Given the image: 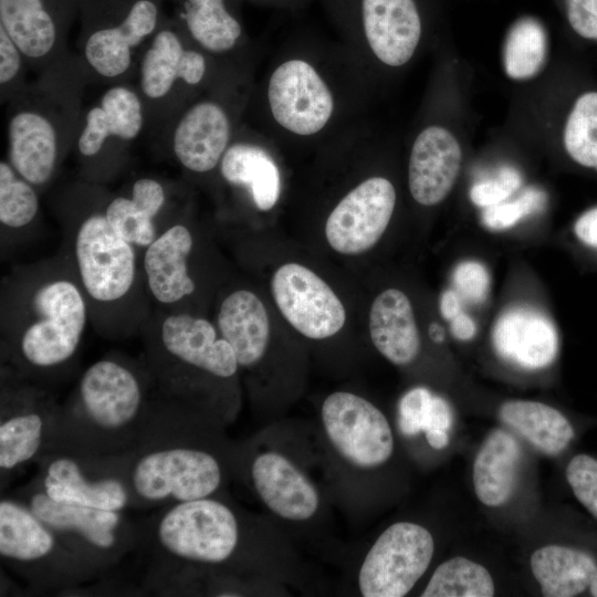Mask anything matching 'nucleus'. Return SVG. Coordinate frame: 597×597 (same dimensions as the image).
I'll list each match as a JSON object with an SVG mask.
<instances>
[{
    "label": "nucleus",
    "mask_w": 597,
    "mask_h": 597,
    "mask_svg": "<svg viewBox=\"0 0 597 597\" xmlns=\"http://www.w3.org/2000/svg\"><path fill=\"white\" fill-rule=\"evenodd\" d=\"M219 170L227 184L247 190L256 209L268 211L276 205L281 193L280 169L261 146L249 142L231 143Z\"/></svg>",
    "instance_id": "nucleus-31"
},
{
    "label": "nucleus",
    "mask_w": 597,
    "mask_h": 597,
    "mask_svg": "<svg viewBox=\"0 0 597 597\" xmlns=\"http://www.w3.org/2000/svg\"><path fill=\"white\" fill-rule=\"evenodd\" d=\"M147 366L157 389L193 407V375L227 380L239 369L231 345L203 317L167 312L146 333Z\"/></svg>",
    "instance_id": "nucleus-7"
},
{
    "label": "nucleus",
    "mask_w": 597,
    "mask_h": 597,
    "mask_svg": "<svg viewBox=\"0 0 597 597\" xmlns=\"http://www.w3.org/2000/svg\"><path fill=\"white\" fill-rule=\"evenodd\" d=\"M108 195L95 182L75 189L69 213V253L85 294L90 317L105 334L114 335V322L147 291L137 248L121 237L108 222L105 205ZM129 315V314H128Z\"/></svg>",
    "instance_id": "nucleus-5"
},
{
    "label": "nucleus",
    "mask_w": 597,
    "mask_h": 597,
    "mask_svg": "<svg viewBox=\"0 0 597 597\" xmlns=\"http://www.w3.org/2000/svg\"><path fill=\"white\" fill-rule=\"evenodd\" d=\"M462 160L455 137L441 126H429L416 138L409 158L408 185L422 206H436L450 193Z\"/></svg>",
    "instance_id": "nucleus-24"
},
{
    "label": "nucleus",
    "mask_w": 597,
    "mask_h": 597,
    "mask_svg": "<svg viewBox=\"0 0 597 597\" xmlns=\"http://www.w3.org/2000/svg\"><path fill=\"white\" fill-rule=\"evenodd\" d=\"M268 101L275 122L298 136L321 132L334 111L327 84L308 62L300 59L287 60L273 71Z\"/></svg>",
    "instance_id": "nucleus-20"
},
{
    "label": "nucleus",
    "mask_w": 597,
    "mask_h": 597,
    "mask_svg": "<svg viewBox=\"0 0 597 597\" xmlns=\"http://www.w3.org/2000/svg\"><path fill=\"white\" fill-rule=\"evenodd\" d=\"M565 475L576 500L597 520V459L587 453L574 455Z\"/></svg>",
    "instance_id": "nucleus-40"
},
{
    "label": "nucleus",
    "mask_w": 597,
    "mask_h": 597,
    "mask_svg": "<svg viewBox=\"0 0 597 597\" xmlns=\"http://www.w3.org/2000/svg\"><path fill=\"white\" fill-rule=\"evenodd\" d=\"M28 67L25 59L0 27V95L1 102H9L25 84L24 73Z\"/></svg>",
    "instance_id": "nucleus-42"
},
{
    "label": "nucleus",
    "mask_w": 597,
    "mask_h": 597,
    "mask_svg": "<svg viewBox=\"0 0 597 597\" xmlns=\"http://www.w3.org/2000/svg\"><path fill=\"white\" fill-rule=\"evenodd\" d=\"M39 190L4 158L0 161V223L2 230L29 228L40 212Z\"/></svg>",
    "instance_id": "nucleus-37"
},
{
    "label": "nucleus",
    "mask_w": 597,
    "mask_h": 597,
    "mask_svg": "<svg viewBox=\"0 0 597 597\" xmlns=\"http://www.w3.org/2000/svg\"><path fill=\"white\" fill-rule=\"evenodd\" d=\"M564 145L576 163L597 169V92L577 98L565 125Z\"/></svg>",
    "instance_id": "nucleus-38"
},
{
    "label": "nucleus",
    "mask_w": 597,
    "mask_h": 597,
    "mask_svg": "<svg viewBox=\"0 0 597 597\" xmlns=\"http://www.w3.org/2000/svg\"><path fill=\"white\" fill-rule=\"evenodd\" d=\"M566 17L582 38L597 41V0H565Z\"/></svg>",
    "instance_id": "nucleus-46"
},
{
    "label": "nucleus",
    "mask_w": 597,
    "mask_h": 597,
    "mask_svg": "<svg viewBox=\"0 0 597 597\" xmlns=\"http://www.w3.org/2000/svg\"><path fill=\"white\" fill-rule=\"evenodd\" d=\"M216 323L240 367L250 368L263 358L270 341V320L255 293L240 289L228 294L219 306Z\"/></svg>",
    "instance_id": "nucleus-28"
},
{
    "label": "nucleus",
    "mask_w": 597,
    "mask_h": 597,
    "mask_svg": "<svg viewBox=\"0 0 597 597\" xmlns=\"http://www.w3.org/2000/svg\"><path fill=\"white\" fill-rule=\"evenodd\" d=\"M522 450L507 431L494 429L484 439L473 462V488L479 501L489 507L503 505L512 495Z\"/></svg>",
    "instance_id": "nucleus-30"
},
{
    "label": "nucleus",
    "mask_w": 597,
    "mask_h": 597,
    "mask_svg": "<svg viewBox=\"0 0 597 597\" xmlns=\"http://www.w3.org/2000/svg\"><path fill=\"white\" fill-rule=\"evenodd\" d=\"M128 452L91 455L52 452L41 458L32 481L50 499L101 510L132 507L127 469Z\"/></svg>",
    "instance_id": "nucleus-12"
},
{
    "label": "nucleus",
    "mask_w": 597,
    "mask_h": 597,
    "mask_svg": "<svg viewBox=\"0 0 597 597\" xmlns=\"http://www.w3.org/2000/svg\"><path fill=\"white\" fill-rule=\"evenodd\" d=\"M61 405L41 385L1 371L0 476L56 450Z\"/></svg>",
    "instance_id": "nucleus-11"
},
{
    "label": "nucleus",
    "mask_w": 597,
    "mask_h": 597,
    "mask_svg": "<svg viewBox=\"0 0 597 597\" xmlns=\"http://www.w3.org/2000/svg\"><path fill=\"white\" fill-rule=\"evenodd\" d=\"M241 537L237 513L213 496L161 507L140 528L151 555L149 583L170 591L192 568L226 565Z\"/></svg>",
    "instance_id": "nucleus-6"
},
{
    "label": "nucleus",
    "mask_w": 597,
    "mask_h": 597,
    "mask_svg": "<svg viewBox=\"0 0 597 597\" xmlns=\"http://www.w3.org/2000/svg\"><path fill=\"white\" fill-rule=\"evenodd\" d=\"M588 591L590 594V596L593 597H597V570L593 577V580L589 585V588H588Z\"/></svg>",
    "instance_id": "nucleus-49"
},
{
    "label": "nucleus",
    "mask_w": 597,
    "mask_h": 597,
    "mask_svg": "<svg viewBox=\"0 0 597 597\" xmlns=\"http://www.w3.org/2000/svg\"><path fill=\"white\" fill-rule=\"evenodd\" d=\"M208 63L201 50L166 15L144 51L138 69L137 90L147 121H169L175 117L174 97L184 87L202 83Z\"/></svg>",
    "instance_id": "nucleus-13"
},
{
    "label": "nucleus",
    "mask_w": 597,
    "mask_h": 597,
    "mask_svg": "<svg viewBox=\"0 0 597 597\" xmlns=\"http://www.w3.org/2000/svg\"><path fill=\"white\" fill-rule=\"evenodd\" d=\"M169 193L154 177H139L127 193L108 195L105 214L115 231L135 248L145 250L170 222H164Z\"/></svg>",
    "instance_id": "nucleus-27"
},
{
    "label": "nucleus",
    "mask_w": 597,
    "mask_h": 597,
    "mask_svg": "<svg viewBox=\"0 0 597 597\" xmlns=\"http://www.w3.org/2000/svg\"><path fill=\"white\" fill-rule=\"evenodd\" d=\"M366 40L374 55L389 66H401L413 55L421 36L415 0H362Z\"/></svg>",
    "instance_id": "nucleus-26"
},
{
    "label": "nucleus",
    "mask_w": 597,
    "mask_h": 597,
    "mask_svg": "<svg viewBox=\"0 0 597 597\" xmlns=\"http://www.w3.org/2000/svg\"><path fill=\"white\" fill-rule=\"evenodd\" d=\"M368 328L375 348L391 364L406 366L420 350V336L408 296L398 289L379 293L369 311Z\"/></svg>",
    "instance_id": "nucleus-29"
},
{
    "label": "nucleus",
    "mask_w": 597,
    "mask_h": 597,
    "mask_svg": "<svg viewBox=\"0 0 597 597\" xmlns=\"http://www.w3.org/2000/svg\"><path fill=\"white\" fill-rule=\"evenodd\" d=\"M15 496L97 574L115 566L140 543V528L123 511L56 502L32 481Z\"/></svg>",
    "instance_id": "nucleus-10"
},
{
    "label": "nucleus",
    "mask_w": 597,
    "mask_h": 597,
    "mask_svg": "<svg viewBox=\"0 0 597 597\" xmlns=\"http://www.w3.org/2000/svg\"><path fill=\"white\" fill-rule=\"evenodd\" d=\"M499 416L535 448L549 455L563 452L575 436L574 427L565 415L540 401H506L500 407Z\"/></svg>",
    "instance_id": "nucleus-34"
},
{
    "label": "nucleus",
    "mask_w": 597,
    "mask_h": 597,
    "mask_svg": "<svg viewBox=\"0 0 597 597\" xmlns=\"http://www.w3.org/2000/svg\"><path fill=\"white\" fill-rule=\"evenodd\" d=\"M88 73L71 52L8 102L6 159L39 191L57 175L82 127Z\"/></svg>",
    "instance_id": "nucleus-3"
},
{
    "label": "nucleus",
    "mask_w": 597,
    "mask_h": 597,
    "mask_svg": "<svg viewBox=\"0 0 597 597\" xmlns=\"http://www.w3.org/2000/svg\"><path fill=\"white\" fill-rule=\"evenodd\" d=\"M271 290L284 318L305 337L325 339L343 328V303L311 269L294 262L281 265L272 276Z\"/></svg>",
    "instance_id": "nucleus-18"
},
{
    "label": "nucleus",
    "mask_w": 597,
    "mask_h": 597,
    "mask_svg": "<svg viewBox=\"0 0 597 597\" xmlns=\"http://www.w3.org/2000/svg\"><path fill=\"white\" fill-rule=\"evenodd\" d=\"M452 418V409L449 402L444 398L436 395L431 416L423 431L427 442L431 448L441 450L448 446Z\"/></svg>",
    "instance_id": "nucleus-45"
},
{
    "label": "nucleus",
    "mask_w": 597,
    "mask_h": 597,
    "mask_svg": "<svg viewBox=\"0 0 597 597\" xmlns=\"http://www.w3.org/2000/svg\"><path fill=\"white\" fill-rule=\"evenodd\" d=\"M530 566L543 596L574 597L588 590L597 561L582 548L552 544L534 551Z\"/></svg>",
    "instance_id": "nucleus-32"
},
{
    "label": "nucleus",
    "mask_w": 597,
    "mask_h": 597,
    "mask_svg": "<svg viewBox=\"0 0 597 597\" xmlns=\"http://www.w3.org/2000/svg\"><path fill=\"white\" fill-rule=\"evenodd\" d=\"M200 412L156 389L128 452L132 507H165L213 496L222 486L221 457L207 446Z\"/></svg>",
    "instance_id": "nucleus-2"
},
{
    "label": "nucleus",
    "mask_w": 597,
    "mask_h": 597,
    "mask_svg": "<svg viewBox=\"0 0 597 597\" xmlns=\"http://www.w3.org/2000/svg\"><path fill=\"white\" fill-rule=\"evenodd\" d=\"M574 231L582 242L597 248V208L584 212L575 222Z\"/></svg>",
    "instance_id": "nucleus-47"
},
{
    "label": "nucleus",
    "mask_w": 597,
    "mask_h": 597,
    "mask_svg": "<svg viewBox=\"0 0 597 597\" xmlns=\"http://www.w3.org/2000/svg\"><path fill=\"white\" fill-rule=\"evenodd\" d=\"M453 282L460 295L471 303L484 301L489 292L490 277L484 265L479 262L465 261L459 264L453 273Z\"/></svg>",
    "instance_id": "nucleus-44"
},
{
    "label": "nucleus",
    "mask_w": 597,
    "mask_h": 597,
    "mask_svg": "<svg viewBox=\"0 0 597 597\" xmlns=\"http://www.w3.org/2000/svg\"><path fill=\"white\" fill-rule=\"evenodd\" d=\"M522 179L517 170L502 168L491 179L475 182L470 189V199L479 207H490L505 201L521 186Z\"/></svg>",
    "instance_id": "nucleus-43"
},
{
    "label": "nucleus",
    "mask_w": 597,
    "mask_h": 597,
    "mask_svg": "<svg viewBox=\"0 0 597 597\" xmlns=\"http://www.w3.org/2000/svg\"><path fill=\"white\" fill-rule=\"evenodd\" d=\"M491 339L502 360L525 370L548 367L558 353L554 323L545 313L527 305L506 308L496 318Z\"/></svg>",
    "instance_id": "nucleus-23"
},
{
    "label": "nucleus",
    "mask_w": 597,
    "mask_h": 597,
    "mask_svg": "<svg viewBox=\"0 0 597 597\" xmlns=\"http://www.w3.org/2000/svg\"><path fill=\"white\" fill-rule=\"evenodd\" d=\"M321 417L332 446L350 464L371 469L391 457V427L381 410L362 396L331 394L322 405Z\"/></svg>",
    "instance_id": "nucleus-16"
},
{
    "label": "nucleus",
    "mask_w": 597,
    "mask_h": 597,
    "mask_svg": "<svg viewBox=\"0 0 597 597\" xmlns=\"http://www.w3.org/2000/svg\"><path fill=\"white\" fill-rule=\"evenodd\" d=\"M170 126V150L185 170L200 175L219 167L232 135L229 113L221 103L210 98L191 103Z\"/></svg>",
    "instance_id": "nucleus-21"
},
{
    "label": "nucleus",
    "mask_w": 597,
    "mask_h": 597,
    "mask_svg": "<svg viewBox=\"0 0 597 597\" xmlns=\"http://www.w3.org/2000/svg\"><path fill=\"white\" fill-rule=\"evenodd\" d=\"M0 558L38 590L74 587L98 575L15 495L0 500Z\"/></svg>",
    "instance_id": "nucleus-9"
},
{
    "label": "nucleus",
    "mask_w": 597,
    "mask_h": 597,
    "mask_svg": "<svg viewBox=\"0 0 597 597\" xmlns=\"http://www.w3.org/2000/svg\"><path fill=\"white\" fill-rule=\"evenodd\" d=\"M396 206L392 184L370 177L349 190L333 208L325 235L333 250L354 255L371 249L385 233Z\"/></svg>",
    "instance_id": "nucleus-19"
},
{
    "label": "nucleus",
    "mask_w": 597,
    "mask_h": 597,
    "mask_svg": "<svg viewBox=\"0 0 597 597\" xmlns=\"http://www.w3.org/2000/svg\"><path fill=\"white\" fill-rule=\"evenodd\" d=\"M172 21L199 49L222 54L231 51L242 36V27L227 9L224 0H170Z\"/></svg>",
    "instance_id": "nucleus-33"
},
{
    "label": "nucleus",
    "mask_w": 597,
    "mask_h": 597,
    "mask_svg": "<svg viewBox=\"0 0 597 597\" xmlns=\"http://www.w3.org/2000/svg\"><path fill=\"white\" fill-rule=\"evenodd\" d=\"M80 0H0V27L39 73L70 51L66 35Z\"/></svg>",
    "instance_id": "nucleus-17"
},
{
    "label": "nucleus",
    "mask_w": 597,
    "mask_h": 597,
    "mask_svg": "<svg viewBox=\"0 0 597 597\" xmlns=\"http://www.w3.org/2000/svg\"><path fill=\"white\" fill-rule=\"evenodd\" d=\"M1 294L6 367L40 385L75 358L90 318L70 254L15 271Z\"/></svg>",
    "instance_id": "nucleus-1"
},
{
    "label": "nucleus",
    "mask_w": 597,
    "mask_h": 597,
    "mask_svg": "<svg viewBox=\"0 0 597 597\" xmlns=\"http://www.w3.org/2000/svg\"><path fill=\"white\" fill-rule=\"evenodd\" d=\"M494 582L489 570L467 557L455 556L440 564L422 597H491Z\"/></svg>",
    "instance_id": "nucleus-36"
},
{
    "label": "nucleus",
    "mask_w": 597,
    "mask_h": 597,
    "mask_svg": "<svg viewBox=\"0 0 597 597\" xmlns=\"http://www.w3.org/2000/svg\"><path fill=\"white\" fill-rule=\"evenodd\" d=\"M157 389L146 365L109 355L90 365L61 405L54 452L119 455L134 447Z\"/></svg>",
    "instance_id": "nucleus-4"
},
{
    "label": "nucleus",
    "mask_w": 597,
    "mask_h": 597,
    "mask_svg": "<svg viewBox=\"0 0 597 597\" xmlns=\"http://www.w3.org/2000/svg\"><path fill=\"white\" fill-rule=\"evenodd\" d=\"M548 38L544 24L532 15L516 19L507 30L502 49L506 75L516 81L536 76L545 66Z\"/></svg>",
    "instance_id": "nucleus-35"
},
{
    "label": "nucleus",
    "mask_w": 597,
    "mask_h": 597,
    "mask_svg": "<svg viewBox=\"0 0 597 597\" xmlns=\"http://www.w3.org/2000/svg\"><path fill=\"white\" fill-rule=\"evenodd\" d=\"M436 394L426 387L409 389L398 406V423L400 431L409 437L425 431L432 410Z\"/></svg>",
    "instance_id": "nucleus-41"
},
{
    "label": "nucleus",
    "mask_w": 597,
    "mask_h": 597,
    "mask_svg": "<svg viewBox=\"0 0 597 597\" xmlns=\"http://www.w3.org/2000/svg\"><path fill=\"white\" fill-rule=\"evenodd\" d=\"M434 552L431 533L412 522L387 527L367 552L358 572L364 597H402L429 567Z\"/></svg>",
    "instance_id": "nucleus-15"
},
{
    "label": "nucleus",
    "mask_w": 597,
    "mask_h": 597,
    "mask_svg": "<svg viewBox=\"0 0 597 597\" xmlns=\"http://www.w3.org/2000/svg\"><path fill=\"white\" fill-rule=\"evenodd\" d=\"M545 193L536 188H527L514 201H503L486 207L482 213L484 226L492 230L513 227L526 216L538 211L545 205Z\"/></svg>",
    "instance_id": "nucleus-39"
},
{
    "label": "nucleus",
    "mask_w": 597,
    "mask_h": 597,
    "mask_svg": "<svg viewBox=\"0 0 597 597\" xmlns=\"http://www.w3.org/2000/svg\"><path fill=\"white\" fill-rule=\"evenodd\" d=\"M253 486L266 507L289 521L311 519L320 505V495L310 479L283 454L268 451L251 464Z\"/></svg>",
    "instance_id": "nucleus-25"
},
{
    "label": "nucleus",
    "mask_w": 597,
    "mask_h": 597,
    "mask_svg": "<svg viewBox=\"0 0 597 597\" xmlns=\"http://www.w3.org/2000/svg\"><path fill=\"white\" fill-rule=\"evenodd\" d=\"M165 0H80L78 50L88 76L127 82L161 24Z\"/></svg>",
    "instance_id": "nucleus-8"
},
{
    "label": "nucleus",
    "mask_w": 597,
    "mask_h": 597,
    "mask_svg": "<svg viewBox=\"0 0 597 597\" xmlns=\"http://www.w3.org/2000/svg\"><path fill=\"white\" fill-rule=\"evenodd\" d=\"M147 123L145 106L137 86L128 82L111 84L84 111L74 150L94 181L96 170L111 157H119L142 134Z\"/></svg>",
    "instance_id": "nucleus-14"
},
{
    "label": "nucleus",
    "mask_w": 597,
    "mask_h": 597,
    "mask_svg": "<svg viewBox=\"0 0 597 597\" xmlns=\"http://www.w3.org/2000/svg\"><path fill=\"white\" fill-rule=\"evenodd\" d=\"M452 332L458 338L465 341L474 335L475 326L468 315L459 313L453 316Z\"/></svg>",
    "instance_id": "nucleus-48"
},
{
    "label": "nucleus",
    "mask_w": 597,
    "mask_h": 597,
    "mask_svg": "<svg viewBox=\"0 0 597 597\" xmlns=\"http://www.w3.org/2000/svg\"><path fill=\"white\" fill-rule=\"evenodd\" d=\"M193 249L191 229L171 220L144 250L142 265L148 294L166 312H180L181 303L197 289L191 275Z\"/></svg>",
    "instance_id": "nucleus-22"
}]
</instances>
